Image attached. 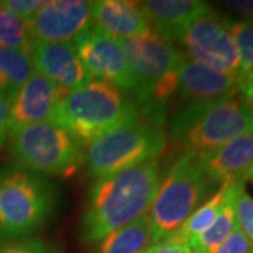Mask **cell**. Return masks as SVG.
I'll use <instances>...</instances> for the list:
<instances>
[{"label":"cell","instance_id":"8fae6325","mask_svg":"<svg viewBox=\"0 0 253 253\" xmlns=\"http://www.w3.org/2000/svg\"><path fill=\"white\" fill-rule=\"evenodd\" d=\"M91 1L52 0L27 21L34 42H73L91 27Z\"/></svg>","mask_w":253,"mask_h":253},{"label":"cell","instance_id":"7a4b0ae2","mask_svg":"<svg viewBox=\"0 0 253 253\" xmlns=\"http://www.w3.org/2000/svg\"><path fill=\"white\" fill-rule=\"evenodd\" d=\"M136 116L135 103L124 91L109 82L90 79L63 96L49 121L62 126L82 145H89Z\"/></svg>","mask_w":253,"mask_h":253},{"label":"cell","instance_id":"44dd1931","mask_svg":"<svg viewBox=\"0 0 253 253\" xmlns=\"http://www.w3.org/2000/svg\"><path fill=\"white\" fill-rule=\"evenodd\" d=\"M33 72L34 66L30 55L0 48V94L13 100Z\"/></svg>","mask_w":253,"mask_h":253},{"label":"cell","instance_id":"9c48e42d","mask_svg":"<svg viewBox=\"0 0 253 253\" xmlns=\"http://www.w3.org/2000/svg\"><path fill=\"white\" fill-rule=\"evenodd\" d=\"M231 26L232 20L211 9L183 28L174 44L190 61L238 76L239 56Z\"/></svg>","mask_w":253,"mask_h":253},{"label":"cell","instance_id":"ba28073f","mask_svg":"<svg viewBox=\"0 0 253 253\" xmlns=\"http://www.w3.org/2000/svg\"><path fill=\"white\" fill-rule=\"evenodd\" d=\"M121 42L138 103L162 104L176 94V72L184 56L174 42L154 30Z\"/></svg>","mask_w":253,"mask_h":253},{"label":"cell","instance_id":"7c38bea8","mask_svg":"<svg viewBox=\"0 0 253 253\" xmlns=\"http://www.w3.org/2000/svg\"><path fill=\"white\" fill-rule=\"evenodd\" d=\"M238 76L183 58L176 72V96L180 103H199L235 97Z\"/></svg>","mask_w":253,"mask_h":253},{"label":"cell","instance_id":"3957f363","mask_svg":"<svg viewBox=\"0 0 253 253\" xmlns=\"http://www.w3.org/2000/svg\"><path fill=\"white\" fill-rule=\"evenodd\" d=\"M253 113L239 97L181 106L169 121V136L183 154H210L244 132Z\"/></svg>","mask_w":253,"mask_h":253},{"label":"cell","instance_id":"6da1fadb","mask_svg":"<svg viewBox=\"0 0 253 253\" xmlns=\"http://www.w3.org/2000/svg\"><path fill=\"white\" fill-rule=\"evenodd\" d=\"M159 181L161 169L156 161L94 180L81 218L83 242L100 244L109 234L146 214Z\"/></svg>","mask_w":253,"mask_h":253},{"label":"cell","instance_id":"ffe728a7","mask_svg":"<svg viewBox=\"0 0 253 253\" xmlns=\"http://www.w3.org/2000/svg\"><path fill=\"white\" fill-rule=\"evenodd\" d=\"M244 184L245 183L239 184L238 189L231 194V197L224 204V207L219 211L217 218L214 219V222L208 226L207 229H204L201 234L193 236L187 242L193 253H208L211 249H214L215 246L221 244L238 226L235 218V199L238 193L244 190Z\"/></svg>","mask_w":253,"mask_h":253},{"label":"cell","instance_id":"d6a6232c","mask_svg":"<svg viewBox=\"0 0 253 253\" xmlns=\"http://www.w3.org/2000/svg\"><path fill=\"white\" fill-rule=\"evenodd\" d=\"M252 253H253V252H252Z\"/></svg>","mask_w":253,"mask_h":253},{"label":"cell","instance_id":"1f68e13d","mask_svg":"<svg viewBox=\"0 0 253 253\" xmlns=\"http://www.w3.org/2000/svg\"><path fill=\"white\" fill-rule=\"evenodd\" d=\"M246 174H248V177H249V179L253 181V165L251 166V169L248 170V173H246Z\"/></svg>","mask_w":253,"mask_h":253},{"label":"cell","instance_id":"d6986e66","mask_svg":"<svg viewBox=\"0 0 253 253\" xmlns=\"http://www.w3.org/2000/svg\"><path fill=\"white\" fill-rule=\"evenodd\" d=\"M154 244V228L148 212L106 236L97 253H144Z\"/></svg>","mask_w":253,"mask_h":253},{"label":"cell","instance_id":"8992f818","mask_svg":"<svg viewBox=\"0 0 253 253\" xmlns=\"http://www.w3.org/2000/svg\"><path fill=\"white\" fill-rule=\"evenodd\" d=\"M215 187L217 184L203 170L196 155L181 154L159 181L148 211L154 228V244L174 235Z\"/></svg>","mask_w":253,"mask_h":253},{"label":"cell","instance_id":"ac0fdd59","mask_svg":"<svg viewBox=\"0 0 253 253\" xmlns=\"http://www.w3.org/2000/svg\"><path fill=\"white\" fill-rule=\"evenodd\" d=\"M242 183H245V179L221 183L217 191L210 199L206 200L197 210H194L190 214V217L176 231V234L170 238H174L177 241H183V242H189L193 236L199 235L204 229H207L208 226L214 222V219L217 218L219 211L224 207V204L231 197V194Z\"/></svg>","mask_w":253,"mask_h":253},{"label":"cell","instance_id":"e0dca14e","mask_svg":"<svg viewBox=\"0 0 253 253\" xmlns=\"http://www.w3.org/2000/svg\"><path fill=\"white\" fill-rule=\"evenodd\" d=\"M91 17L94 26L118 40H129L134 37H139L151 30L138 1H91Z\"/></svg>","mask_w":253,"mask_h":253},{"label":"cell","instance_id":"f546056e","mask_svg":"<svg viewBox=\"0 0 253 253\" xmlns=\"http://www.w3.org/2000/svg\"><path fill=\"white\" fill-rule=\"evenodd\" d=\"M222 4L225 9L242 17L244 21L253 23V0H228Z\"/></svg>","mask_w":253,"mask_h":253},{"label":"cell","instance_id":"5bb4252c","mask_svg":"<svg viewBox=\"0 0 253 253\" xmlns=\"http://www.w3.org/2000/svg\"><path fill=\"white\" fill-rule=\"evenodd\" d=\"M65 94L68 93L34 71L11 100V129L49 121Z\"/></svg>","mask_w":253,"mask_h":253},{"label":"cell","instance_id":"cb8c5ba5","mask_svg":"<svg viewBox=\"0 0 253 253\" xmlns=\"http://www.w3.org/2000/svg\"><path fill=\"white\" fill-rule=\"evenodd\" d=\"M235 218L238 228L253 245V199L241 190L235 199Z\"/></svg>","mask_w":253,"mask_h":253},{"label":"cell","instance_id":"484cf974","mask_svg":"<svg viewBox=\"0 0 253 253\" xmlns=\"http://www.w3.org/2000/svg\"><path fill=\"white\" fill-rule=\"evenodd\" d=\"M0 3L3 7H6L17 17L28 21L45 6L46 1L44 0H1Z\"/></svg>","mask_w":253,"mask_h":253},{"label":"cell","instance_id":"277c9868","mask_svg":"<svg viewBox=\"0 0 253 253\" xmlns=\"http://www.w3.org/2000/svg\"><path fill=\"white\" fill-rule=\"evenodd\" d=\"M56 193L44 176L9 165L0 169V242L33 235L51 218Z\"/></svg>","mask_w":253,"mask_h":253},{"label":"cell","instance_id":"52a82bcc","mask_svg":"<svg viewBox=\"0 0 253 253\" xmlns=\"http://www.w3.org/2000/svg\"><path fill=\"white\" fill-rule=\"evenodd\" d=\"M7 141L13 165L44 177H69L83 161L81 142L51 121L13 128Z\"/></svg>","mask_w":253,"mask_h":253},{"label":"cell","instance_id":"603a6c76","mask_svg":"<svg viewBox=\"0 0 253 253\" xmlns=\"http://www.w3.org/2000/svg\"><path fill=\"white\" fill-rule=\"evenodd\" d=\"M231 30L239 56L238 78L253 79V23L244 20L232 21Z\"/></svg>","mask_w":253,"mask_h":253},{"label":"cell","instance_id":"d4e9b609","mask_svg":"<svg viewBox=\"0 0 253 253\" xmlns=\"http://www.w3.org/2000/svg\"><path fill=\"white\" fill-rule=\"evenodd\" d=\"M252 242L236 226L235 229L226 236L221 244L211 249L208 253H252Z\"/></svg>","mask_w":253,"mask_h":253},{"label":"cell","instance_id":"4fadbf2b","mask_svg":"<svg viewBox=\"0 0 253 253\" xmlns=\"http://www.w3.org/2000/svg\"><path fill=\"white\" fill-rule=\"evenodd\" d=\"M34 71L69 93L91 79L73 42H34L30 51Z\"/></svg>","mask_w":253,"mask_h":253},{"label":"cell","instance_id":"f1b7e54d","mask_svg":"<svg viewBox=\"0 0 253 253\" xmlns=\"http://www.w3.org/2000/svg\"><path fill=\"white\" fill-rule=\"evenodd\" d=\"M11 131V99L0 94V149L9 139Z\"/></svg>","mask_w":253,"mask_h":253},{"label":"cell","instance_id":"2e32d148","mask_svg":"<svg viewBox=\"0 0 253 253\" xmlns=\"http://www.w3.org/2000/svg\"><path fill=\"white\" fill-rule=\"evenodd\" d=\"M139 7L151 30L172 42L193 20L212 9L201 0H146Z\"/></svg>","mask_w":253,"mask_h":253},{"label":"cell","instance_id":"4dcf8cb0","mask_svg":"<svg viewBox=\"0 0 253 253\" xmlns=\"http://www.w3.org/2000/svg\"><path fill=\"white\" fill-rule=\"evenodd\" d=\"M238 93L242 103L253 113V79L238 78Z\"/></svg>","mask_w":253,"mask_h":253},{"label":"cell","instance_id":"4316f807","mask_svg":"<svg viewBox=\"0 0 253 253\" xmlns=\"http://www.w3.org/2000/svg\"><path fill=\"white\" fill-rule=\"evenodd\" d=\"M0 253H55L42 241H10L0 244Z\"/></svg>","mask_w":253,"mask_h":253},{"label":"cell","instance_id":"9a60e30c","mask_svg":"<svg viewBox=\"0 0 253 253\" xmlns=\"http://www.w3.org/2000/svg\"><path fill=\"white\" fill-rule=\"evenodd\" d=\"M197 158L203 170L215 184L245 179L253 165V123L221 148Z\"/></svg>","mask_w":253,"mask_h":253},{"label":"cell","instance_id":"7402d4cb","mask_svg":"<svg viewBox=\"0 0 253 253\" xmlns=\"http://www.w3.org/2000/svg\"><path fill=\"white\" fill-rule=\"evenodd\" d=\"M33 44L34 41L30 34L27 21L13 14L0 3V48L16 49L30 55Z\"/></svg>","mask_w":253,"mask_h":253},{"label":"cell","instance_id":"5b68a950","mask_svg":"<svg viewBox=\"0 0 253 253\" xmlns=\"http://www.w3.org/2000/svg\"><path fill=\"white\" fill-rule=\"evenodd\" d=\"M166 142V132L156 121L136 116L87 145L83 154L86 174L99 180L139 163L156 161Z\"/></svg>","mask_w":253,"mask_h":253},{"label":"cell","instance_id":"83f0119b","mask_svg":"<svg viewBox=\"0 0 253 253\" xmlns=\"http://www.w3.org/2000/svg\"><path fill=\"white\" fill-rule=\"evenodd\" d=\"M144 253H193L190 245L174 238H168L161 242L151 245Z\"/></svg>","mask_w":253,"mask_h":253},{"label":"cell","instance_id":"30bf717a","mask_svg":"<svg viewBox=\"0 0 253 253\" xmlns=\"http://www.w3.org/2000/svg\"><path fill=\"white\" fill-rule=\"evenodd\" d=\"M73 46L91 79L109 82L123 91H132V79L121 40L91 26L73 40Z\"/></svg>","mask_w":253,"mask_h":253}]
</instances>
